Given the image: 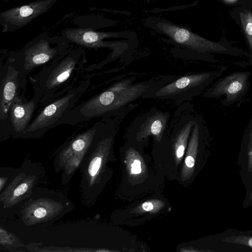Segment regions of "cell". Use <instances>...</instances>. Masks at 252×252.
<instances>
[{"label":"cell","mask_w":252,"mask_h":252,"mask_svg":"<svg viewBox=\"0 0 252 252\" xmlns=\"http://www.w3.org/2000/svg\"><path fill=\"white\" fill-rule=\"evenodd\" d=\"M249 71L231 73L217 80L207 90L204 96L207 98H218L224 96V105H230L240 99L247 93L249 85Z\"/></svg>","instance_id":"cell-13"},{"label":"cell","mask_w":252,"mask_h":252,"mask_svg":"<svg viewBox=\"0 0 252 252\" xmlns=\"http://www.w3.org/2000/svg\"><path fill=\"white\" fill-rule=\"evenodd\" d=\"M174 76H159L134 83L135 76L118 81L101 92L77 104L63 118L62 124L78 123L103 117H113L121 113L137 99L173 79Z\"/></svg>","instance_id":"cell-1"},{"label":"cell","mask_w":252,"mask_h":252,"mask_svg":"<svg viewBox=\"0 0 252 252\" xmlns=\"http://www.w3.org/2000/svg\"><path fill=\"white\" fill-rule=\"evenodd\" d=\"M0 68V138L1 141L8 137L7 130L10 108L14 99L25 94L27 76L23 72L18 61L8 53Z\"/></svg>","instance_id":"cell-8"},{"label":"cell","mask_w":252,"mask_h":252,"mask_svg":"<svg viewBox=\"0 0 252 252\" xmlns=\"http://www.w3.org/2000/svg\"><path fill=\"white\" fill-rule=\"evenodd\" d=\"M142 208L144 210L146 211H150L153 209L154 205L151 202H145L143 203L142 205Z\"/></svg>","instance_id":"cell-24"},{"label":"cell","mask_w":252,"mask_h":252,"mask_svg":"<svg viewBox=\"0 0 252 252\" xmlns=\"http://www.w3.org/2000/svg\"><path fill=\"white\" fill-rule=\"evenodd\" d=\"M240 21L246 36L252 49V13L249 10L239 13Z\"/></svg>","instance_id":"cell-19"},{"label":"cell","mask_w":252,"mask_h":252,"mask_svg":"<svg viewBox=\"0 0 252 252\" xmlns=\"http://www.w3.org/2000/svg\"><path fill=\"white\" fill-rule=\"evenodd\" d=\"M128 112L124 111L113 117H103L79 167V189L82 200L92 206L102 185L105 165L118 130V126Z\"/></svg>","instance_id":"cell-3"},{"label":"cell","mask_w":252,"mask_h":252,"mask_svg":"<svg viewBox=\"0 0 252 252\" xmlns=\"http://www.w3.org/2000/svg\"><path fill=\"white\" fill-rule=\"evenodd\" d=\"M73 46L63 35L42 32L27 42L21 48L11 51L24 74L28 75L36 68L45 65L54 58Z\"/></svg>","instance_id":"cell-6"},{"label":"cell","mask_w":252,"mask_h":252,"mask_svg":"<svg viewBox=\"0 0 252 252\" xmlns=\"http://www.w3.org/2000/svg\"><path fill=\"white\" fill-rule=\"evenodd\" d=\"M16 168L11 167H1L0 168V192L9 183L13 178Z\"/></svg>","instance_id":"cell-21"},{"label":"cell","mask_w":252,"mask_h":252,"mask_svg":"<svg viewBox=\"0 0 252 252\" xmlns=\"http://www.w3.org/2000/svg\"><path fill=\"white\" fill-rule=\"evenodd\" d=\"M0 244L1 246L9 249H16L26 247L28 249L29 245L26 246L14 234L8 231L5 228L0 226Z\"/></svg>","instance_id":"cell-18"},{"label":"cell","mask_w":252,"mask_h":252,"mask_svg":"<svg viewBox=\"0 0 252 252\" xmlns=\"http://www.w3.org/2000/svg\"><path fill=\"white\" fill-rule=\"evenodd\" d=\"M225 69L224 66L215 71L176 77L146 94L143 98L170 100L173 101L176 105L179 106L189 102L199 95Z\"/></svg>","instance_id":"cell-7"},{"label":"cell","mask_w":252,"mask_h":252,"mask_svg":"<svg viewBox=\"0 0 252 252\" xmlns=\"http://www.w3.org/2000/svg\"><path fill=\"white\" fill-rule=\"evenodd\" d=\"M61 35L71 44L91 49L104 47V39L118 35L115 32H99L90 29L75 28H67L63 30Z\"/></svg>","instance_id":"cell-16"},{"label":"cell","mask_w":252,"mask_h":252,"mask_svg":"<svg viewBox=\"0 0 252 252\" xmlns=\"http://www.w3.org/2000/svg\"><path fill=\"white\" fill-rule=\"evenodd\" d=\"M58 0H36L0 13L2 32H13L25 27L37 17L47 13Z\"/></svg>","instance_id":"cell-11"},{"label":"cell","mask_w":252,"mask_h":252,"mask_svg":"<svg viewBox=\"0 0 252 252\" xmlns=\"http://www.w3.org/2000/svg\"><path fill=\"white\" fill-rule=\"evenodd\" d=\"M225 1H228V2H233L237 0H225Z\"/></svg>","instance_id":"cell-25"},{"label":"cell","mask_w":252,"mask_h":252,"mask_svg":"<svg viewBox=\"0 0 252 252\" xmlns=\"http://www.w3.org/2000/svg\"><path fill=\"white\" fill-rule=\"evenodd\" d=\"M44 175L40 163L29 158L16 168L15 174L7 186L0 192V209L9 210L29 197Z\"/></svg>","instance_id":"cell-9"},{"label":"cell","mask_w":252,"mask_h":252,"mask_svg":"<svg viewBox=\"0 0 252 252\" xmlns=\"http://www.w3.org/2000/svg\"><path fill=\"white\" fill-rule=\"evenodd\" d=\"M238 162L244 172V177H252V114L241 146Z\"/></svg>","instance_id":"cell-17"},{"label":"cell","mask_w":252,"mask_h":252,"mask_svg":"<svg viewBox=\"0 0 252 252\" xmlns=\"http://www.w3.org/2000/svg\"><path fill=\"white\" fill-rule=\"evenodd\" d=\"M131 172L133 174H139L141 171V163L139 160H135L131 164Z\"/></svg>","instance_id":"cell-22"},{"label":"cell","mask_w":252,"mask_h":252,"mask_svg":"<svg viewBox=\"0 0 252 252\" xmlns=\"http://www.w3.org/2000/svg\"><path fill=\"white\" fill-rule=\"evenodd\" d=\"M91 85V77L87 76L64 94L44 105L34 116L20 138H39L50 129L62 125L63 118L77 105Z\"/></svg>","instance_id":"cell-5"},{"label":"cell","mask_w":252,"mask_h":252,"mask_svg":"<svg viewBox=\"0 0 252 252\" xmlns=\"http://www.w3.org/2000/svg\"><path fill=\"white\" fill-rule=\"evenodd\" d=\"M249 192L247 193L246 198L244 200V207H247L252 204V186L250 189H248Z\"/></svg>","instance_id":"cell-23"},{"label":"cell","mask_w":252,"mask_h":252,"mask_svg":"<svg viewBox=\"0 0 252 252\" xmlns=\"http://www.w3.org/2000/svg\"><path fill=\"white\" fill-rule=\"evenodd\" d=\"M158 28L175 42L200 53H225L227 47L223 44L209 40L188 30L166 23H158Z\"/></svg>","instance_id":"cell-15"},{"label":"cell","mask_w":252,"mask_h":252,"mask_svg":"<svg viewBox=\"0 0 252 252\" xmlns=\"http://www.w3.org/2000/svg\"><path fill=\"white\" fill-rule=\"evenodd\" d=\"M74 208L63 193L36 187L31 196L14 207L4 211L3 219L24 228L45 227Z\"/></svg>","instance_id":"cell-4"},{"label":"cell","mask_w":252,"mask_h":252,"mask_svg":"<svg viewBox=\"0 0 252 252\" xmlns=\"http://www.w3.org/2000/svg\"><path fill=\"white\" fill-rule=\"evenodd\" d=\"M40 98L33 93L32 98L28 100L23 94L13 100L9 111L8 123V137L20 138L33 119L34 113L40 107Z\"/></svg>","instance_id":"cell-14"},{"label":"cell","mask_w":252,"mask_h":252,"mask_svg":"<svg viewBox=\"0 0 252 252\" xmlns=\"http://www.w3.org/2000/svg\"><path fill=\"white\" fill-rule=\"evenodd\" d=\"M170 118L168 112L153 107L134 120L128 129V136L137 142L153 136L156 141L160 142L166 131Z\"/></svg>","instance_id":"cell-12"},{"label":"cell","mask_w":252,"mask_h":252,"mask_svg":"<svg viewBox=\"0 0 252 252\" xmlns=\"http://www.w3.org/2000/svg\"><path fill=\"white\" fill-rule=\"evenodd\" d=\"M86 53L82 47H72L54 58L29 80L33 93L44 106L63 95L86 76Z\"/></svg>","instance_id":"cell-2"},{"label":"cell","mask_w":252,"mask_h":252,"mask_svg":"<svg viewBox=\"0 0 252 252\" xmlns=\"http://www.w3.org/2000/svg\"><path fill=\"white\" fill-rule=\"evenodd\" d=\"M222 242L241 245L252 248V236L248 235H236L223 238Z\"/></svg>","instance_id":"cell-20"},{"label":"cell","mask_w":252,"mask_h":252,"mask_svg":"<svg viewBox=\"0 0 252 252\" xmlns=\"http://www.w3.org/2000/svg\"><path fill=\"white\" fill-rule=\"evenodd\" d=\"M98 126V121L87 130L72 136L56 152L53 162L55 172L62 171L61 183L68 184L77 169L91 145Z\"/></svg>","instance_id":"cell-10"}]
</instances>
